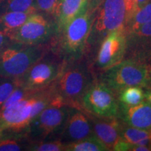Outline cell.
Listing matches in <instances>:
<instances>
[{
	"instance_id": "35",
	"label": "cell",
	"mask_w": 151,
	"mask_h": 151,
	"mask_svg": "<svg viewBox=\"0 0 151 151\" xmlns=\"http://www.w3.org/2000/svg\"><path fill=\"white\" fill-rule=\"evenodd\" d=\"M150 132H151V130H150Z\"/></svg>"
},
{
	"instance_id": "13",
	"label": "cell",
	"mask_w": 151,
	"mask_h": 151,
	"mask_svg": "<svg viewBox=\"0 0 151 151\" xmlns=\"http://www.w3.org/2000/svg\"><path fill=\"white\" fill-rule=\"evenodd\" d=\"M118 116L128 126L151 130V104L148 101L143 100L134 106H126L120 102Z\"/></svg>"
},
{
	"instance_id": "32",
	"label": "cell",
	"mask_w": 151,
	"mask_h": 151,
	"mask_svg": "<svg viewBox=\"0 0 151 151\" xmlns=\"http://www.w3.org/2000/svg\"><path fill=\"white\" fill-rule=\"evenodd\" d=\"M145 98L151 104V88H150V90H148L146 92H145Z\"/></svg>"
},
{
	"instance_id": "28",
	"label": "cell",
	"mask_w": 151,
	"mask_h": 151,
	"mask_svg": "<svg viewBox=\"0 0 151 151\" xmlns=\"http://www.w3.org/2000/svg\"><path fill=\"white\" fill-rule=\"evenodd\" d=\"M11 39L4 32L0 30V50L11 42Z\"/></svg>"
},
{
	"instance_id": "17",
	"label": "cell",
	"mask_w": 151,
	"mask_h": 151,
	"mask_svg": "<svg viewBox=\"0 0 151 151\" xmlns=\"http://www.w3.org/2000/svg\"><path fill=\"white\" fill-rule=\"evenodd\" d=\"M30 14L24 12H6L0 14V30L6 35L16 30L29 18Z\"/></svg>"
},
{
	"instance_id": "11",
	"label": "cell",
	"mask_w": 151,
	"mask_h": 151,
	"mask_svg": "<svg viewBox=\"0 0 151 151\" xmlns=\"http://www.w3.org/2000/svg\"><path fill=\"white\" fill-rule=\"evenodd\" d=\"M127 48L126 29L111 32L100 43L96 57L97 69L104 71L124 59Z\"/></svg>"
},
{
	"instance_id": "18",
	"label": "cell",
	"mask_w": 151,
	"mask_h": 151,
	"mask_svg": "<svg viewBox=\"0 0 151 151\" xmlns=\"http://www.w3.org/2000/svg\"><path fill=\"white\" fill-rule=\"evenodd\" d=\"M67 151H105L109 150L104 143L94 135L85 138L75 142L66 143Z\"/></svg>"
},
{
	"instance_id": "33",
	"label": "cell",
	"mask_w": 151,
	"mask_h": 151,
	"mask_svg": "<svg viewBox=\"0 0 151 151\" xmlns=\"http://www.w3.org/2000/svg\"><path fill=\"white\" fill-rule=\"evenodd\" d=\"M148 88H151V69H150V77H149V82H148Z\"/></svg>"
},
{
	"instance_id": "23",
	"label": "cell",
	"mask_w": 151,
	"mask_h": 151,
	"mask_svg": "<svg viewBox=\"0 0 151 151\" xmlns=\"http://www.w3.org/2000/svg\"><path fill=\"white\" fill-rule=\"evenodd\" d=\"M35 3L38 11L57 20L60 13L61 0H35Z\"/></svg>"
},
{
	"instance_id": "26",
	"label": "cell",
	"mask_w": 151,
	"mask_h": 151,
	"mask_svg": "<svg viewBox=\"0 0 151 151\" xmlns=\"http://www.w3.org/2000/svg\"><path fill=\"white\" fill-rule=\"evenodd\" d=\"M127 12V24L135 12V0H124ZM127 26V25H126Z\"/></svg>"
},
{
	"instance_id": "34",
	"label": "cell",
	"mask_w": 151,
	"mask_h": 151,
	"mask_svg": "<svg viewBox=\"0 0 151 151\" xmlns=\"http://www.w3.org/2000/svg\"><path fill=\"white\" fill-rule=\"evenodd\" d=\"M3 1V0H0V4L1 3V1Z\"/></svg>"
},
{
	"instance_id": "29",
	"label": "cell",
	"mask_w": 151,
	"mask_h": 151,
	"mask_svg": "<svg viewBox=\"0 0 151 151\" xmlns=\"http://www.w3.org/2000/svg\"><path fill=\"white\" fill-rule=\"evenodd\" d=\"M129 150L133 151H149L150 148L149 146H141V145H132Z\"/></svg>"
},
{
	"instance_id": "10",
	"label": "cell",
	"mask_w": 151,
	"mask_h": 151,
	"mask_svg": "<svg viewBox=\"0 0 151 151\" xmlns=\"http://www.w3.org/2000/svg\"><path fill=\"white\" fill-rule=\"evenodd\" d=\"M83 107L92 114L101 118L118 116L120 101L113 90L102 82L92 83L81 99Z\"/></svg>"
},
{
	"instance_id": "30",
	"label": "cell",
	"mask_w": 151,
	"mask_h": 151,
	"mask_svg": "<svg viewBox=\"0 0 151 151\" xmlns=\"http://www.w3.org/2000/svg\"><path fill=\"white\" fill-rule=\"evenodd\" d=\"M103 1L104 0H90V7L94 10H96Z\"/></svg>"
},
{
	"instance_id": "15",
	"label": "cell",
	"mask_w": 151,
	"mask_h": 151,
	"mask_svg": "<svg viewBox=\"0 0 151 151\" xmlns=\"http://www.w3.org/2000/svg\"><path fill=\"white\" fill-rule=\"evenodd\" d=\"M90 0H61L60 13L57 18V32H59L73 19L85 12Z\"/></svg>"
},
{
	"instance_id": "19",
	"label": "cell",
	"mask_w": 151,
	"mask_h": 151,
	"mask_svg": "<svg viewBox=\"0 0 151 151\" xmlns=\"http://www.w3.org/2000/svg\"><path fill=\"white\" fill-rule=\"evenodd\" d=\"M24 12L33 14L38 12L35 0H3L0 4V14Z\"/></svg>"
},
{
	"instance_id": "2",
	"label": "cell",
	"mask_w": 151,
	"mask_h": 151,
	"mask_svg": "<svg viewBox=\"0 0 151 151\" xmlns=\"http://www.w3.org/2000/svg\"><path fill=\"white\" fill-rule=\"evenodd\" d=\"M50 46L11 41L0 50V76L18 78L49 50Z\"/></svg>"
},
{
	"instance_id": "8",
	"label": "cell",
	"mask_w": 151,
	"mask_h": 151,
	"mask_svg": "<svg viewBox=\"0 0 151 151\" xmlns=\"http://www.w3.org/2000/svg\"><path fill=\"white\" fill-rule=\"evenodd\" d=\"M71 109L65 105H50L32 120L27 137L32 143L46 141L61 133Z\"/></svg>"
},
{
	"instance_id": "21",
	"label": "cell",
	"mask_w": 151,
	"mask_h": 151,
	"mask_svg": "<svg viewBox=\"0 0 151 151\" xmlns=\"http://www.w3.org/2000/svg\"><path fill=\"white\" fill-rule=\"evenodd\" d=\"M145 99V92L141 87L130 86L119 92L120 102L126 106H134Z\"/></svg>"
},
{
	"instance_id": "31",
	"label": "cell",
	"mask_w": 151,
	"mask_h": 151,
	"mask_svg": "<svg viewBox=\"0 0 151 151\" xmlns=\"http://www.w3.org/2000/svg\"><path fill=\"white\" fill-rule=\"evenodd\" d=\"M150 0H135V12L136 11L140 9L141 7H142L143 5L146 4Z\"/></svg>"
},
{
	"instance_id": "7",
	"label": "cell",
	"mask_w": 151,
	"mask_h": 151,
	"mask_svg": "<svg viewBox=\"0 0 151 151\" xmlns=\"http://www.w3.org/2000/svg\"><path fill=\"white\" fill-rule=\"evenodd\" d=\"M37 92L0 110V137L27 138L32 120V109Z\"/></svg>"
},
{
	"instance_id": "27",
	"label": "cell",
	"mask_w": 151,
	"mask_h": 151,
	"mask_svg": "<svg viewBox=\"0 0 151 151\" xmlns=\"http://www.w3.org/2000/svg\"><path fill=\"white\" fill-rule=\"evenodd\" d=\"M132 145L129 144V143L126 142L125 141L123 140V139H119L118 142H117L115 146H113V150L116 151H124V150H129L130 147H131Z\"/></svg>"
},
{
	"instance_id": "14",
	"label": "cell",
	"mask_w": 151,
	"mask_h": 151,
	"mask_svg": "<svg viewBox=\"0 0 151 151\" xmlns=\"http://www.w3.org/2000/svg\"><path fill=\"white\" fill-rule=\"evenodd\" d=\"M108 120H95L92 124L94 135L101 141L109 150H112L115 144L121 139L122 124L114 118Z\"/></svg>"
},
{
	"instance_id": "5",
	"label": "cell",
	"mask_w": 151,
	"mask_h": 151,
	"mask_svg": "<svg viewBox=\"0 0 151 151\" xmlns=\"http://www.w3.org/2000/svg\"><path fill=\"white\" fill-rule=\"evenodd\" d=\"M69 65L66 62L65 66L55 81L50 85L55 95L65 104L76 103L92 84L91 74L84 64Z\"/></svg>"
},
{
	"instance_id": "1",
	"label": "cell",
	"mask_w": 151,
	"mask_h": 151,
	"mask_svg": "<svg viewBox=\"0 0 151 151\" xmlns=\"http://www.w3.org/2000/svg\"><path fill=\"white\" fill-rule=\"evenodd\" d=\"M95 10L90 8L76 17L59 32L58 48L54 50L67 62H76L86 51L87 41L94 18Z\"/></svg>"
},
{
	"instance_id": "20",
	"label": "cell",
	"mask_w": 151,
	"mask_h": 151,
	"mask_svg": "<svg viewBox=\"0 0 151 151\" xmlns=\"http://www.w3.org/2000/svg\"><path fill=\"white\" fill-rule=\"evenodd\" d=\"M151 20V0L136 11L126 26V32L135 31L141 25Z\"/></svg>"
},
{
	"instance_id": "9",
	"label": "cell",
	"mask_w": 151,
	"mask_h": 151,
	"mask_svg": "<svg viewBox=\"0 0 151 151\" xmlns=\"http://www.w3.org/2000/svg\"><path fill=\"white\" fill-rule=\"evenodd\" d=\"M57 24L37 12L30 15L25 22L7 36L11 40L27 45H45L55 37Z\"/></svg>"
},
{
	"instance_id": "22",
	"label": "cell",
	"mask_w": 151,
	"mask_h": 151,
	"mask_svg": "<svg viewBox=\"0 0 151 151\" xmlns=\"http://www.w3.org/2000/svg\"><path fill=\"white\" fill-rule=\"evenodd\" d=\"M18 86L19 84L17 78L0 76V109Z\"/></svg>"
},
{
	"instance_id": "6",
	"label": "cell",
	"mask_w": 151,
	"mask_h": 151,
	"mask_svg": "<svg viewBox=\"0 0 151 151\" xmlns=\"http://www.w3.org/2000/svg\"><path fill=\"white\" fill-rule=\"evenodd\" d=\"M65 60L55 52L48 51L18 79L19 86L31 91L48 88L60 75Z\"/></svg>"
},
{
	"instance_id": "3",
	"label": "cell",
	"mask_w": 151,
	"mask_h": 151,
	"mask_svg": "<svg viewBox=\"0 0 151 151\" xmlns=\"http://www.w3.org/2000/svg\"><path fill=\"white\" fill-rule=\"evenodd\" d=\"M127 12L124 0H104L98 6L86 48H99L104 39L115 30L126 29Z\"/></svg>"
},
{
	"instance_id": "12",
	"label": "cell",
	"mask_w": 151,
	"mask_h": 151,
	"mask_svg": "<svg viewBox=\"0 0 151 151\" xmlns=\"http://www.w3.org/2000/svg\"><path fill=\"white\" fill-rule=\"evenodd\" d=\"M92 133V125L88 118L80 111L71 109L61 132L60 141L67 143L75 142L90 137Z\"/></svg>"
},
{
	"instance_id": "24",
	"label": "cell",
	"mask_w": 151,
	"mask_h": 151,
	"mask_svg": "<svg viewBox=\"0 0 151 151\" xmlns=\"http://www.w3.org/2000/svg\"><path fill=\"white\" fill-rule=\"evenodd\" d=\"M26 150L33 151H62L65 150V143L60 140H51L48 141L32 143L27 147Z\"/></svg>"
},
{
	"instance_id": "16",
	"label": "cell",
	"mask_w": 151,
	"mask_h": 151,
	"mask_svg": "<svg viewBox=\"0 0 151 151\" xmlns=\"http://www.w3.org/2000/svg\"><path fill=\"white\" fill-rule=\"evenodd\" d=\"M121 138L131 145L148 146L151 143V132L122 124Z\"/></svg>"
},
{
	"instance_id": "25",
	"label": "cell",
	"mask_w": 151,
	"mask_h": 151,
	"mask_svg": "<svg viewBox=\"0 0 151 151\" xmlns=\"http://www.w3.org/2000/svg\"><path fill=\"white\" fill-rule=\"evenodd\" d=\"M24 139L14 137H0V151H20L25 150L27 146Z\"/></svg>"
},
{
	"instance_id": "4",
	"label": "cell",
	"mask_w": 151,
	"mask_h": 151,
	"mask_svg": "<svg viewBox=\"0 0 151 151\" xmlns=\"http://www.w3.org/2000/svg\"><path fill=\"white\" fill-rule=\"evenodd\" d=\"M150 69L151 66L145 62L127 58L103 71L100 80L116 92L130 86L148 88Z\"/></svg>"
}]
</instances>
